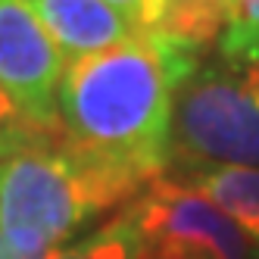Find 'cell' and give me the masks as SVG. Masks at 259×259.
I'll list each match as a JSON object with an SVG mask.
<instances>
[{
  "mask_svg": "<svg viewBox=\"0 0 259 259\" xmlns=\"http://www.w3.org/2000/svg\"><path fill=\"white\" fill-rule=\"evenodd\" d=\"M181 181L194 184L212 203L225 209L237 228L250 237L259 253V169H237V165H212V169L178 172Z\"/></svg>",
  "mask_w": 259,
  "mask_h": 259,
  "instance_id": "8",
  "label": "cell"
},
{
  "mask_svg": "<svg viewBox=\"0 0 259 259\" xmlns=\"http://www.w3.org/2000/svg\"><path fill=\"white\" fill-rule=\"evenodd\" d=\"M106 4L113 7L116 13H122L138 31L144 28V19H147V7H150V0H106Z\"/></svg>",
  "mask_w": 259,
  "mask_h": 259,
  "instance_id": "12",
  "label": "cell"
},
{
  "mask_svg": "<svg viewBox=\"0 0 259 259\" xmlns=\"http://www.w3.org/2000/svg\"><path fill=\"white\" fill-rule=\"evenodd\" d=\"M200 63L135 34L69 63L60 81V138L144 188L172 165L175 91Z\"/></svg>",
  "mask_w": 259,
  "mask_h": 259,
  "instance_id": "1",
  "label": "cell"
},
{
  "mask_svg": "<svg viewBox=\"0 0 259 259\" xmlns=\"http://www.w3.org/2000/svg\"><path fill=\"white\" fill-rule=\"evenodd\" d=\"M66 60L28 0H0V88L34 135H60V81Z\"/></svg>",
  "mask_w": 259,
  "mask_h": 259,
  "instance_id": "5",
  "label": "cell"
},
{
  "mask_svg": "<svg viewBox=\"0 0 259 259\" xmlns=\"http://www.w3.org/2000/svg\"><path fill=\"white\" fill-rule=\"evenodd\" d=\"M135 253H138V231L125 209L94 234L75 240V244H63L44 253L41 259H135Z\"/></svg>",
  "mask_w": 259,
  "mask_h": 259,
  "instance_id": "9",
  "label": "cell"
},
{
  "mask_svg": "<svg viewBox=\"0 0 259 259\" xmlns=\"http://www.w3.org/2000/svg\"><path fill=\"white\" fill-rule=\"evenodd\" d=\"M0 132H4V135H19V138H41V135L31 132V125L22 119V113L7 97L4 88H0Z\"/></svg>",
  "mask_w": 259,
  "mask_h": 259,
  "instance_id": "11",
  "label": "cell"
},
{
  "mask_svg": "<svg viewBox=\"0 0 259 259\" xmlns=\"http://www.w3.org/2000/svg\"><path fill=\"white\" fill-rule=\"evenodd\" d=\"M219 53L225 63L259 60V0H234V13L219 41Z\"/></svg>",
  "mask_w": 259,
  "mask_h": 259,
  "instance_id": "10",
  "label": "cell"
},
{
  "mask_svg": "<svg viewBox=\"0 0 259 259\" xmlns=\"http://www.w3.org/2000/svg\"><path fill=\"white\" fill-rule=\"evenodd\" d=\"M141 191V181L81 156L63 138H34L0 162V237L16 253L41 259Z\"/></svg>",
  "mask_w": 259,
  "mask_h": 259,
  "instance_id": "2",
  "label": "cell"
},
{
  "mask_svg": "<svg viewBox=\"0 0 259 259\" xmlns=\"http://www.w3.org/2000/svg\"><path fill=\"white\" fill-rule=\"evenodd\" d=\"M0 259H31V256H22V253H16L4 237H0Z\"/></svg>",
  "mask_w": 259,
  "mask_h": 259,
  "instance_id": "14",
  "label": "cell"
},
{
  "mask_svg": "<svg viewBox=\"0 0 259 259\" xmlns=\"http://www.w3.org/2000/svg\"><path fill=\"white\" fill-rule=\"evenodd\" d=\"M256 259H259V253H256Z\"/></svg>",
  "mask_w": 259,
  "mask_h": 259,
  "instance_id": "15",
  "label": "cell"
},
{
  "mask_svg": "<svg viewBox=\"0 0 259 259\" xmlns=\"http://www.w3.org/2000/svg\"><path fill=\"white\" fill-rule=\"evenodd\" d=\"M28 141H34V138H19V135H4L0 132V162H4L13 150H19L22 144H28Z\"/></svg>",
  "mask_w": 259,
  "mask_h": 259,
  "instance_id": "13",
  "label": "cell"
},
{
  "mask_svg": "<svg viewBox=\"0 0 259 259\" xmlns=\"http://www.w3.org/2000/svg\"><path fill=\"white\" fill-rule=\"evenodd\" d=\"M175 162L181 172L259 169V60L200 66L181 81L172 109Z\"/></svg>",
  "mask_w": 259,
  "mask_h": 259,
  "instance_id": "3",
  "label": "cell"
},
{
  "mask_svg": "<svg viewBox=\"0 0 259 259\" xmlns=\"http://www.w3.org/2000/svg\"><path fill=\"white\" fill-rule=\"evenodd\" d=\"M135 259H250L253 244L237 222L194 184L159 175L132 200Z\"/></svg>",
  "mask_w": 259,
  "mask_h": 259,
  "instance_id": "4",
  "label": "cell"
},
{
  "mask_svg": "<svg viewBox=\"0 0 259 259\" xmlns=\"http://www.w3.org/2000/svg\"><path fill=\"white\" fill-rule=\"evenodd\" d=\"M28 7L60 47L66 66L141 34L106 0H28Z\"/></svg>",
  "mask_w": 259,
  "mask_h": 259,
  "instance_id": "6",
  "label": "cell"
},
{
  "mask_svg": "<svg viewBox=\"0 0 259 259\" xmlns=\"http://www.w3.org/2000/svg\"><path fill=\"white\" fill-rule=\"evenodd\" d=\"M234 13V0H150L144 34L181 57L200 63L212 44L222 41Z\"/></svg>",
  "mask_w": 259,
  "mask_h": 259,
  "instance_id": "7",
  "label": "cell"
}]
</instances>
